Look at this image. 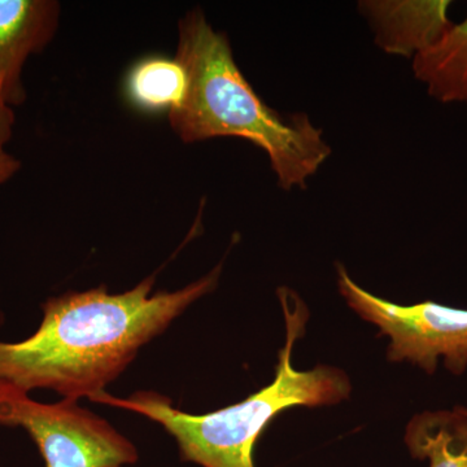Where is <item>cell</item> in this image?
I'll return each mask as SVG.
<instances>
[{
    "instance_id": "1",
    "label": "cell",
    "mask_w": 467,
    "mask_h": 467,
    "mask_svg": "<svg viewBox=\"0 0 467 467\" xmlns=\"http://www.w3.org/2000/svg\"><path fill=\"white\" fill-rule=\"evenodd\" d=\"M223 265L177 291L152 294L156 276L109 294L101 285L69 291L42 306L38 330L18 343L0 342V378L30 392L51 389L78 401L106 392L140 348L217 287Z\"/></svg>"
},
{
    "instance_id": "2",
    "label": "cell",
    "mask_w": 467,
    "mask_h": 467,
    "mask_svg": "<svg viewBox=\"0 0 467 467\" xmlns=\"http://www.w3.org/2000/svg\"><path fill=\"white\" fill-rule=\"evenodd\" d=\"M175 57L189 77L186 98L169 113L181 140L241 138L266 153L282 190H306L333 152L324 130L306 113L285 116L267 106L243 76L229 36L209 24L202 8L178 23Z\"/></svg>"
},
{
    "instance_id": "3",
    "label": "cell",
    "mask_w": 467,
    "mask_h": 467,
    "mask_svg": "<svg viewBox=\"0 0 467 467\" xmlns=\"http://www.w3.org/2000/svg\"><path fill=\"white\" fill-rule=\"evenodd\" d=\"M285 317V348L272 384L238 404L212 413H184L171 399L153 391H138L119 399L101 392L90 400L125 409L164 427L177 441L181 457L202 467H254V447L270 420L285 409L334 405L348 399L350 382L343 370L317 367L297 371L292 367V348L306 321V306L287 288H279Z\"/></svg>"
},
{
    "instance_id": "4",
    "label": "cell",
    "mask_w": 467,
    "mask_h": 467,
    "mask_svg": "<svg viewBox=\"0 0 467 467\" xmlns=\"http://www.w3.org/2000/svg\"><path fill=\"white\" fill-rule=\"evenodd\" d=\"M0 426L26 430L46 467H125L140 460L133 441L78 401L42 404L2 378Z\"/></svg>"
},
{
    "instance_id": "5",
    "label": "cell",
    "mask_w": 467,
    "mask_h": 467,
    "mask_svg": "<svg viewBox=\"0 0 467 467\" xmlns=\"http://www.w3.org/2000/svg\"><path fill=\"white\" fill-rule=\"evenodd\" d=\"M337 272V287L350 308L391 337L389 361H409L432 374L442 358L451 373L460 376L466 370L467 310L432 301L399 306L359 287L340 264Z\"/></svg>"
},
{
    "instance_id": "6",
    "label": "cell",
    "mask_w": 467,
    "mask_h": 467,
    "mask_svg": "<svg viewBox=\"0 0 467 467\" xmlns=\"http://www.w3.org/2000/svg\"><path fill=\"white\" fill-rule=\"evenodd\" d=\"M60 14L57 0H0V101L5 106L26 103L24 67L50 45Z\"/></svg>"
},
{
    "instance_id": "7",
    "label": "cell",
    "mask_w": 467,
    "mask_h": 467,
    "mask_svg": "<svg viewBox=\"0 0 467 467\" xmlns=\"http://www.w3.org/2000/svg\"><path fill=\"white\" fill-rule=\"evenodd\" d=\"M451 5L448 0H365L358 9L380 50L414 58L450 29Z\"/></svg>"
},
{
    "instance_id": "8",
    "label": "cell",
    "mask_w": 467,
    "mask_h": 467,
    "mask_svg": "<svg viewBox=\"0 0 467 467\" xmlns=\"http://www.w3.org/2000/svg\"><path fill=\"white\" fill-rule=\"evenodd\" d=\"M411 69L432 99L467 104V18L411 58Z\"/></svg>"
},
{
    "instance_id": "9",
    "label": "cell",
    "mask_w": 467,
    "mask_h": 467,
    "mask_svg": "<svg viewBox=\"0 0 467 467\" xmlns=\"http://www.w3.org/2000/svg\"><path fill=\"white\" fill-rule=\"evenodd\" d=\"M405 442L429 467H467V411H425L410 420Z\"/></svg>"
},
{
    "instance_id": "10",
    "label": "cell",
    "mask_w": 467,
    "mask_h": 467,
    "mask_svg": "<svg viewBox=\"0 0 467 467\" xmlns=\"http://www.w3.org/2000/svg\"><path fill=\"white\" fill-rule=\"evenodd\" d=\"M126 99L144 113H171L186 98L189 77L177 57H146L138 60L125 78Z\"/></svg>"
},
{
    "instance_id": "11",
    "label": "cell",
    "mask_w": 467,
    "mask_h": 467,
    "mask_svg": "<svg viewBox=\"0 0 467 467\" xmlns=\"http://www.w3.org/2000/svg\"><path fill=\"white\" fill-rule=\"evenodd\" d=\"M15 122L14 109L0 101V184L7 182L21 169L20 160L5 150L14 134Z\"/></svg>"
},
{
    "instance_id": "12",
    "label": "cell",
    "mask_w": 467,
    "mask_h": 467,
    "mask_svg": "<svg viewBox=\"0 0 467 467\" xmlns=\"http://www.w3.org/2000/svg\"><path fill=\"white\" fill-rule=\"evenodd\" d=\"M2 321H3V316L0 315V324H2Z\"/></svg>"
},
{
    "instance_id": "13",
    "label": "cell",
    "mask_w": 467,
    "mask_h": 467,
    "mask_svg": "<svg viewBox=\"0 0 467 467\" xmlns=\"http://www.w3.org/2000/svg\"><path fill=\"white\" fill-rule=\"evenodd\" d=\"M467 411V410H466Z\"/></svg>"
}]
</instances>
